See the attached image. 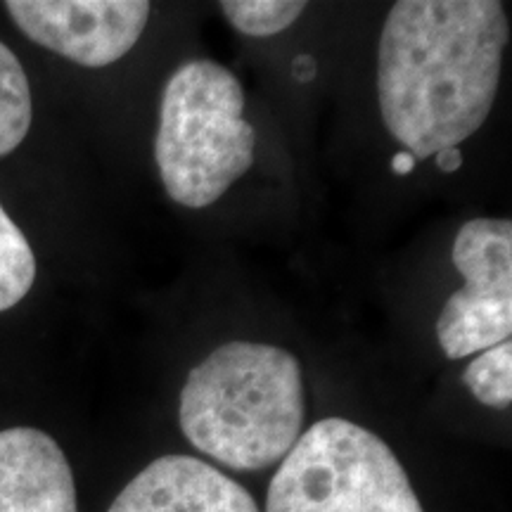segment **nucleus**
I'll return each mask as SVG.
<instances>
[{"label":"nucleus","mask_w":512,"mask_h":512,"mask_svg":"<svg viewBox=\"0 0 512 512\" xmlns=\"http://www.w3.org/2000/svg\"><path fill=\"white\" fill-rule=\"evenodd\" d=\"M510 29L498 0H399L384 22V126L415 159L458 147L494 107Z\"/></svg>","instance_id":"1"},{"label":"nucleus","mask_w":512,"mask_h":512,"mask_svg":"<svg viewBox=\"0 0 512 512\" xmlns=\"http://www.w3.org/2000/svg\"><path fill=\"white\" fill-rule=\"evenodd\" d=\"M178 420L197 451L230 470L283 463L304 425L299 361L268 344H223L190 370Z\"/></svg>","instance_id":"2"},{"label":"nucleus","mask_w":512,"mask_h":512,"mask_svg":"<svg viewBox=\"0 0 512 512\" xmlns=\"http://www.w3.org/2000/svg\"><path fill=\"white\" fill-rule=\"evenodd\" d=\"M245 93L230 69L185 62L169 76L159 107L155 157L164 190L181 207L204 209L249 171L256 133L242 119Z\"/></svg>","instance_id":"3"},{"label":"nucleus","mask_w":512,"mask_h":512,"mask_svg":"<svg viewBox=\"0 0 512 512\" xmlns=\"http://www.w3.org/2000/svg\"><path fill=\"white\" fill-rule=\"evenodd\" d=\"M266 512H425L394 451L366 427L325 418L275 472Z\"/></svg>","instance_id":"4"},{"label":"nucleus","mask_w":512,"mask_h":512,"mask_svg":"<svg viewBox=\"0 0 512 512\" xmlns=\"http://www.w3.org/2000/svg\"><path fill=\"white\" fill-rule=\"evenodd\" d=\"M465 287L451 294L437 320L446 358L482 354L512 332V223L472 219L458 230L451 252Z\"/></svg>","instance_id":"5"},{"label":"nucleus","mask_w":512,"mask_h":512,"mask_svg":"<svg viewBox=\"0 0 512 512\" xmlns=\"http://www.w3.org/2000/svg\"><path fill=\"white\" fill-rule=\"evenodd\" d=\"M5 10L38 46L91 69L121 60L150 19L145 0H10Z\"/></svg>","instance_id":"6"},{"label":"nucleus","mask_w":512,"mask_h":512,"mask_svg":"<svg viewBox=\"0 0 512 512\" xmlns=\"http://www.w3.org/2000/svg\"><path fill=\"white\" fill-rule=\"evenodd\" d=\"M107 512H259L245 486L192 456H162L143 467Z\"/></svg>","instance_id":"7"},{"label":"nucleus","mask_w":512,"mask_h":512,"mask_svg":"<svg viewBox=\"0 0 512 512\" xmlns=\"http://www.w3.org/2000/svg\"><path fill=\"white\" fill-rule=\"evenodd\" d=\"M0 512H79L72 467L50 434L0 432Z\"/></svg>","instance_id":"8"},{"label":"nucleus","mask_w":512,"mask_h":512,"mask_svg":"<svg viewBox=\"0 0 512 512\" xmlns=\"http://www.w3.org/2000/svg\"><path fill=\"white\" fill-rule=\"evenodd\" d=\"M31 88L17 55L0 43V157L15 152L31 128Z\"/></svg>","instance_id":"9"},{"label":"nucleus","mask_w":512,"mask_h":512,"mask_svg":"<svg viewBox=\"0 0 512 512\" xmlns=\"http://www.w3.org/2000/svg\"><path fill=\"white\" fill-rule=\"evenodd\" d=\"M34 280V249L0 204V311H8L22 302Z\"/></svg>","instance_id":"10"},{"label":"nucleus","mask_w":512,"mask_h":512,"mask_svg":"<svg viewBox=\"0 0 512 512\" xmlns=\"http://www.w3.org/2000/svg\"><path fill=\"white\" fill-rule=\"evenodd\" d=\"M223 15L240 34L254 38H268L292 27L306 3H292V0H223Z\"/></svg>","instance_id":"11"},{"label":"nucleus","mask_w":512,"mask_h":512,"mask_svg":"<svg viewBox=\"0 0 512 512\" xmlns=\"http://www.w3.org/2000/svg\"><path fill=\"white\" fill-rule=\"evenodd\" d=\"M463 380L472 396L489 408H508L512 401V344H498L479 354Z\"/></svg>","instance_id":"12"},{"label":"nucleus","mask_w":512,"mask_h":512,"mask_svg":"<svg viewBox=\"0 0 512 512\" xmlns=\"http://www.w3.org/2000/svg\"><path fill=\"white\" fill-rule=\"evenodd\" d=\"M292 74L299 83H311L316 79V60L311 55H299L292 62Z\"/></svg>","instance_id":"13"},{"label":"nucleus","mask_w":512,"mask_h":512,"mask_svg":"<svg viewBox=\"0 0 512 512\" xmlns=\"http://www.w3.org/2000/svg\"><path fill=\"white\" fill-rule=\"evenodd\" d=\"M437 166L444 174H453V171H458L460 166H463V155H460L458 147H446V150L437 152Z\"/></svg>","instance_id":"14"},{"label":"nucleus","mask_w":512,"mask_h":512,"mask_svg":"<svg viewBox=\"0 0 512 512\" xmlns=\"http://www.w3.org/2000/svg\"><path fill=\"white\" fill-rule=\"evenodd\" d=\"M415 164H418V159H415L411 152H406V150L396 152V155L392 157V171L396 176H408L415 169Z\"/></svg>","instance_id":"15"}]
</instances>
